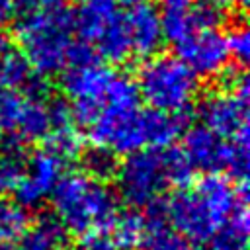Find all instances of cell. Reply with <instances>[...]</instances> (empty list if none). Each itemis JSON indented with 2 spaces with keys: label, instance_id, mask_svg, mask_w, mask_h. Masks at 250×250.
Returning <instances> with one entry per match:
<instances>
[{
  "label": "cell",
  "instance_id": "obj_12",
  "mask_svg": "<svg viewBox=\"0 0 250 250\" xmlns=\"http://www.w3.org/2000/svg\"><path fill=\"white\" fill-rule=\"evenodd\" d=\"M123 21L131 43V53L143 59L156 55V51L164 43L162 18L158 10L143 0L131 6L127 16H123Z\"/></svg>",
  "mask_w": 250,
  "mask_h": 250
},
{
  "label": "cell",
  "instance_id": "obj_24",
  "mask_svg": "<svg viewBox=\"0 0 250 250\" xmlns=\"http://www.w3.org/2000/svg\"><path fill=\"white\" fill-rule=\"evenodd\" d=\"M82 166H84V174L100 180V182H107L111 178H115L117 172V154L105 146L96 145L90 150L82 152Z\"/></svg>",
  "mask_w": 250,
  "mask_h": 250
},
{
  "label": "cell",
  "instance_id": "obj_36",
  "mask_svg": "<svg viewBox=\"0 0 250 250\" xmlns=\"http://www.w3.org/2000/svg\"><path fill=\"white\" fill-rule=\"evenodd\" d=\"M121 2H125V4H131V6H133V4H137V2H143V0H121Z\"/></svg>",
  "mask_w": 250,
  "mask_h": 250
},
{
  "label": "cell",
  "instance_id": "obj_3",
  "mask_svg": "<svg viewBox=\"0 0 250 250\" xmlns=\"http://www.w3.org/2000/svg\"><path fill=\"white\" fill-rule=\"evenodd\" d=\"M74 20L62 4H39L18 16L16 39L35 72L49 76L61 72L72 45Z\"/></svg>",
  "mask_w": 250,
  "mask_h": 250
},
{
  "label": "cell",
  "instance_id": "obj_7",
  "mask_svg": "<svg viewBox=\"0 0 250 250\" xmlns=\"http://www.w3.org/2000/svg\"><path fill=\"white\" fill-rule=\"evenodd\" d=\"M51 131L45 102L27 98L21 92L0 90V137L4 143H37Z\"/></svg>",
  "mask_w": 250,
  "mask_h": 250
},
{
  "label": "cell",
  "instance_id": "obj_13",
  "mask_svg": "<svg viewBox=\"0 0 250 250\" xmlns=\"http://www.w3.org/2000/svg\"><path fill=\"white\" fill-rule=\"evenodd\" d=\"M182 150L193 168H199L207 174L227 170L229 139L219 137L205 125H195L186 131Z\"/></svg>",
  "mask_w": 250,
  "mask_h": 250
},
{
  "label": "cell",
  "instance_id": "obj_5",
  "mask_svg": "<svg viewBox=\"0 0 250 250\" xmlns=\"http://www.w3.org/2000/svg\"><path fill=\"white\" fill-rule=\"evenodd\" d=\"M117 191L133 207H148L172 186L166 148H139L117 166Z\"/></svg>",
  "mask_w": 250,
  "mask_h": 250
},
{
  "label": "cell",
  "instance_id": "obj_22",
  "mask_svg": "<svg viewBox=\"0 0 250 250\" xmlns=\"http://www.w3.org/2000/svg\"><path fill=\"white\" fill-rule=\"evenodd\" d=\"M27 225V215L21 205L0 199V250H12Z\"/></svg>",
  "mask_w": 250,
  "mask_h": 250
},
{
  "label": "cell",
  "instance_id": "obj_2",
  "mask_svg": "<svg viewBox=\"0 0 250 250\" xmlns=\"http://www.w3.org/2000/svg\"><path fill=\"white\" fill-rule=\"evenodd\" d=\"M55 217L66 232L105 230L119 215V197L105 184L84 172L62 174L51 191Z\"/></svg>",
  "mask_w": 250,
  "mask_h": 250
},
{
  "label": "cell",
  "instance_id": "obj_17",
  "mask_svg": "<svg viewBox=\"0 0 250 250\" xmlns=\"http://www.w3.org/2000/svg\"><path fill=\"white\" fill-rule=\"evenodd\" d=\"M248 232H250L248 209H246V203H240L209 236V248L211 250H248Z\"/></svg>",
  "mask_w": 250,
  "mask_h": 250
},
{
  "label": "cell",
  "instance_id": "obj_20",
  "mask_svg": "<svg viewBox=\"0 0 250 250\" xmlns=\"http://www.w3.org/2000/svg\"><path fill=\"white\" fill-rule=\"evenodd\" d=\"M35 76L33 66L20 51L8 49L0 57V90L23 92Z\"/></svg>",
  "mask_w": 250,
  "mask_h": 250
},
{
  "label": "cell",
  "instance_id": "obj_27",
  "mask_svg": "<svg viewBox=\"0 0 250 250\" xmlns=\"http://www.w3.org/2000/svg\"><path fill=\"white\" fill-rule=\"evenodd\" d=\"M166 158H168V172H170V182L174 188H188L193 176V166L184 154L182 148H168L166 146Z\"/></svg>",
  "mask_w": 250,
  "mask_h": 250
},
{
  "label": "cell",
  "instance_id": "obj_32",
  "mask_svg": "<svg viewBox=\"0 0 250 250\" xmlns=\"http://www.w3.org/2000/svg\"><path fill=\"white\" fill-rule=\"evenodd\" d=\"M14 16V0H0V23Z\"/></svg>",
  "mask_w": 250,
  "mask_h": 250
},
{
  "label": "cell",
  "instance_id": "obj_6",
  "mask_svg": "<svg viewBox=\"0 0 250 250\" xmlns=\"http://www.w3.org/2000/svg\"><path fill=\"white\" fill-rule=\"evenodd\" d=\"M113 70L105 66L100 57L84 62H72L64 66L61 86L64 94L72 100V117L80 125L88 127L105 102Z\"/></svg>",
  "mask_w": 250,
  "mask_h": 250
},
{
  "label": "cell",
  "instance_id": "obj_21",
  "mask_svg": "<svg viewBox=\"0 0 250 250\" xmlns=\"http://www.w3.org/2000/svg\"><path fill=\"white\" fill-rule=\"evenodd\" d=\"M45 141H47L45 148L64 164L82 154V137L72 125L53 127L47 133Z\"/></svg>",
  "mask_w": 250,
  "mask_h": 250
},
{
  "label": "cell",
  "instance_id": "obj_23",
  "mask_svg": "<svg viewBox=\"0 0 250 250\" xmlns=\"http://www.w3.org/2000/svg\"><path fill=\"white\" fill-rule=\"evenodd\" d=\"M162 18V31L164 39L172 41L178 45L182 39H186L189 33H193L197 27L195 18H193V8L188 6H178V8H166Z\"/></svg>",
  "mask_w": 250,
  "mask_h": 250
},
{
  "label": "cell",
  "instance_id": "obj_9",
  "mask_svg": "<svg viewBox=\"0 0 250 250\" xmlns=\"http://www.w3.org/2000/svg\"><path fill=\"white\" fill-rule=\"evenodd\" d=\"M197 113L203 125L223 139L248 137V92H213L201 100Z\"/></svg>",
  "mask_w": 250,
  "mask_h": 250
},
{
  "label": "cell",
  "instance_id": "obj_18",
  "mask_svg": "<svg viewBox=\"0 0 250 250\" xmlns=\"http://www.w3.org/2000/svg\"><path fill=\"white\" fill-rule=\"evenodd\" d=\"M113 244L117 250H143L146 240V219L145 213L127 211L117 215L113 221Z\"/></svg>",
  "mask_w": 250,
  "mask_h": 250
},
{
  "label": "cell",
  "instance_id": "obj_10",
  "mask_svg": "<svg viewBox=\"0 0 250 250\" xmlns=\"http://www.w3.org/2000/svg\"><path fill=\"white\" fill-rule=\"evenodd\" d=\"M62 168L64 162H61L47 148L33 152L29 158H25L21 174L12 186L16 203L23 209L39 207L51 195L55 184L62 176Z\"/></svg>",
  "mask_w": 250,
  "mask_h": 250
},
{
  "label": "cell",
  "instance_id": "obj_33",
  "mask_svg": "<svg viewBox=\"0 0 250 250\" xmlns=\"http://www.w3.org/2000/svg\"><path fill=\"white\" fill-rule=\"evenodd\" d=\"M164 4V8H178V6H188L189 0H158Z\"/></svg>",
  "mask_w": 250,
  "mask_h": 250
},
{
  "label": "cell",
  "instance_id": "obj_8",
  "mask_svg": "<svg viewBox=\"0 0 250 250\" xmlns=\"http://www.w3.org/2000/svg\"><path fill=\"white\" fill-rule=\"evenodd\" d=\"M86 129L94 145L105 146L115 154H129L146 146L139 105L104 104Z\"/></svg>",
  "mask_w": 250,
  "mask_h": 250
},
{
  "label": "cell",
  "instance_id": "obj_1",
  "mask_svg": "<svg viewBox=\"0 0 250 250\" xmlns=\"http://www.w3.org/2000/svg\"><path fill=\"white\" fill-rule=\"evenodd\" d=\"M246 182L236 188L219 172L205 174L191 189L180 188L164 207L168 225L188 242H205L240 203H246Z\"/></svg>",
  "mask_w": 250,
  "mask_h": 250
},
{
  "label": "cell",
  "instance_id": "obj_16",
  "mask_svg": "<svg viewBox=\"0 0 250 250\" xmlns=\"http://www.w3.org/2000/svg\"><path fill=\"white\" fill-rule=\"evenodd\" d=\"M141 125L145 145L154 148L170 146L184 129V113H170L162 109H141Z\"/></svg>",
  "mask_w": 250,
  "mask_h": 250
},
{
  "label": "cell",
  "instance_id": "obj_28",
  "mask_svg": "<svg viewBox=\"0 0 250 250\" xmlns=\"http://www.w3.org/2000/svg\"><path fill=\"white\" fill-rule=\"evenodd\" d=\"M227 37V47H229V55L234 57L236 62L246 64L250 59V33L246 23H236Z\"/></svg>",
  "mask_w": 250,
  "mask_h": 250
},
{
  "label": "cell",
  "instance_id": "obj_31",
  "mask_svg": "<svg viewBox=\"0 0 250 250\" xmlns=\"http://www.w3.org/2000/svg\"><path fill=\"white\" fill-rule=\"evenodd\" d=\"M201 4H207V6H213L217 10H229V8H234V6H246L248 0H199Z\"/></svg>",
  "mask_w": 250,
  "mask_h": 250
},
{
  "label": "cell",
  "instance_id": "obj_26",
  "mask_svg": "<svg viewBox=\"0 0 250 250\" xmlns=\"http://www.w3.org/2000/svg\"><path fill=\"white\" fill-rule=\"evenodd\" d=\"M227 172L238 182H246L248 172V137L229 139V160Z\"/></svg>",
  "mask_w": 250,
  "mask_h": 250
},
{
  "label": "cell",
  "instance_id": "obj_14",
  "mask_svg": "<svg viewBox=\"0 0 250 250\" xmlns=\"http://www.w3.org/2000/svg\"><path fill=\"white\" fill-rule=\"evenodd\" d=\"M117 16V0H80L72 14L74 31L88 43L96 41Z\"/></svg>",
  "mask_w": 250,
  "mask_h": 250
},
{
  "label": "cell",
  "instance_id": "obj_19",
  "mask_svg": "<svg viewBox=\"0 0 250 250\" xmlns=\"http://www.w3.org/2000/svg\"><path fill=\"white\" fill-rule=\"evenodd\" d=\"M98 47V53L102 59L109 62H123L131 55V43L125 29L123 16H117L94 41Z\"/></svg>",
  "mask_w": 250,
  "mask_h": 250
},
{
  "label": "cell",
  "instance_id": "obj_30",
  "mask_svg": "<svg viewBox=\"0 0 250 250\" xmlns=\"http://www.w3.org/2000/svg\"><path fill=\"white\" fill-rule=\"evenodd\" d=\"M47 111H49L51 129L53 127H64V125H72L74 123L72 107L64 100H53V102H49L47 104Z\"/></svg>",
  "mask_w": 250,
  "mask_h": 250
},
{
  "label": "cell",
  "instance_id": "obj_15",
  "mask_svg": "<svg viewBox=\"0 0 250 250\" xmlns=\"http://www.w3.org/2000/svg\"><path fill=\"white\" fill-rule=\"evenodd\" d=\"M66 229L55 215H39L16 240V250H61L66 244Z\"/></svg>",
  "mask_w": 250,
  "mask_h": 250
},
{
  "label": "cell",
  "instance_id": "obj_4",
  "mask_svg": "<svg viewBox=\"0 0 250 250\" xmlns=\"http://www.w3.org/2000/svg\"><path fill=\"white\" fill-rule=\"evenodd\" d=\"M137 88L150 107L184 113L193 104L199 84L195 72L180 57L152 55L139 66Z\"/></svg>",
  "mask_w": 250,
  "mask_h": 250
},
{
  "label": "cell",
  "instance_id": "obj_25",
  "mask_svg": "<svg viewBox=\"0 0 250 250\" xmlns=\"http://www.w3.org/2000/svg\"><path fill=\"white\" fill-rule=\"evenodd\" d=\"M23 162L25 158L21 152V145L4 143V150L0 152V193L12 189V186L21 174Z\"/></svg>",
  "mask_w": 250,
  "mask_h": 250
},
{
  "label": "cell",
  "instance_id": "obj_11",
  "mask_svg": "<svg viewBox=\"0 0 250 250\" xmlns=\"http://www.w3.org/2000/svg\"><path fill=\"white\" fill-rule=\"evenodd\" d=\"M176 49L180 59L195 72V76L203 78L219 76L230 59L227 37L217 27L195 29L186 39H182Z\"/></svg>",
  "mask_w": 250,
  "mask_h": 250
},
{
  "label": "cell",
  "instance_id": "obj_35",
  "mask_svg": "<svg viewBox=\"0 0 250 250\" xmlns=\"http://www.w3.org/2000/svg\"><path fill=\"white\" fill-rule=\"evenodd\" d=\"M41 4H62L64 0H39Z\"/></svg>",
  "mask_w": 250,
  "mask_h": 250
},
{
  "label": "cell",
  "instance_id": "obj_34",
  "mask_svg": "<svg viewBox=\"0 0 250 250\" xmlns=\"http://www.w3.org/2000/svg\"><path fill=\"white\" fill-rule=\"evenodd\" d=\"M10 49V41H8V37H6V33L0 29V57L6 53Z\"/></svg>",
  "mask_w": 250,
  "mask_h": 250
},
{
  "label": "cell",
  "instance_id": "obj_29",
  "mask_svg": "<svg viewBox=\"0 0 250 250\" xmlns=\"http://www.w3.org/2000/svg\"><path fill=\"white\" fill-rule=\"evenodd\" d=\"M74 250H117V248L104 230H90L80 236V240L74 244Z\"/></svg>",
  "mask_w": 250,
  "mask_h": 250
}]
</instances>
